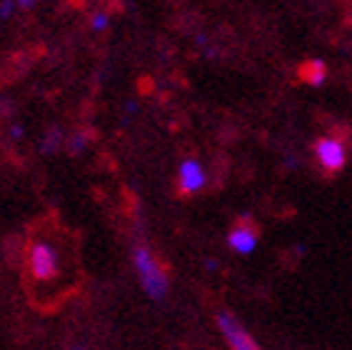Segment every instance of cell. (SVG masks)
<instances>
[{"label":"cell","instance_id":"1","mask_svg":"<svg viewBox=\"0 0 352 350\" xmlns=\"http://www.w3.org/2000/svg\"><path fill=\"white\" fill-rule=\"evenodd\" d=\"M133 265H135V273L140 278L145 296L155 303H163L170 293V278L163 265L155 260V256L150 253L148 245H142V243L133 245Z\"/></svg>","mask_w":352,"mask_h":350},{"label":"cell","instance_id":"2","mask_svg":"<svg viewBox=\"0 0 352 350\" xmlns=\"http://www.w3.org/2000/svg\"><path fill=\"white\" fill-rule=\"evenodd\" d=\"M28 265H30V276L38 283H53L60 276V256L58 250L45 240H35L28 250Z\"/></svg>","mask_w":352,"mask_h":350},{"label":"cell","instance_id":"3","mask_svg":"<svg viewBox=\"0 0 352 350\" xmlns=\"http://www.w3.org/2000/svg\"><path fill=\"white\" fill-rule=\"evenodd\" d=\"M315 158L325 173H340L347 163V145L338 138H318L315 141Z\"/></svg>","mask_w":352,"mask_h":350},{"label":"cell","instance_id":"4","mask_svg":"<svg viewBox=\"0 0 352 350\" xmlns=\"http://www.w3.org/2000/svg\"><path fill=\"white\" fill-rule=\"evenodd\" d=\"M217 328L232 350H260L258 340L243 328V323L232 313H217Z\"/></svg>","mask_w":352,"mask_h":350},{"label":"cell","instance_id":"5","mask_svg":"<svg viewBox=\"0 0 352 350\" xmlns=\"http://www.w3.org/2000/svg\"><path fill=\"white\" fill-rule=\"evenodd\" d=\"M258 240H260V230L252 223L250 216L240 218L235 223V228L230 230V236H228V245L235 253H240V256H250L252 250H255V245H258Z\"/></svg>","mask_w":352,"mask_h":350},{"label":"cell","instance_id":"6","mask_svg":"<svg viewBox=\"0 0 352 350\" xmlns=\"http://www.w3.org/2000/svg\"><path fill=\"white\" fill-rule=\"evenodd\" d=\"M205 181H208V175H205V168L200 165V161H188L180 163V168H177V190H180V196H192V193H200L205 188Z\"/></svg>","mask_w":352,"mask_h":350},{"label":"cell","instance_id":"7","mask_svg":"<svg viewBox=\"0 0 352 350\" xmlns=\"http://www.w3.org/2000/svg\"><path fill=\"white\" fill-rule=\"evenodd\" d=\"M300 78L305 83H310V85L320 88V85H325L327 81V68L322 61H310L305 63V65L300 68Z\"/></svg>","mask_w":352,"mask_h":350},{"label":"cell","instance_id":"8","mask_svg":"<svg viewBox=\"0 0 352 350\" xmlns=\"http://www.w3.org/2000/svg\"><path fill=\"white\" fill-rule=\"evenodd\" d=\"M60 143H63L60 128H50L45 133V138H43V143H41V153H45V155L55 153V150L60 148Z\"/></svg>","mask_w":352,"mask_h":350},{"label":"cell","instance_id":"9","mask_svg":"<svg viewBox=\"0 0 352 350\" xmlns=\"http://www.w3.org/2000/svg\"><path fill=\"white\" fill-rule=\"evenodd\" d=\"M88 133H75L73 138H70V143H68V150L73 155H78V153H82L85 150V145H88Z\"/></svg>","mask_w":352,"mask_h":350},{"label":"cell","instance_id":"10","mask_svg":"<svg viewBox=\"0 0 352 350\" xmlns=\"http://www.w3.org/2000/svg\"><path fill=\"white\" fill-rule=\"evenodd\" d=\"M90 25H93L95 33H102V30H108V25H110L108 13H95L93 21H90Z\"/></svg>","mask_w":352,"mask_h":350},{"label":"cell","instance_id":"11","mask_svg":"<svg viewBox=\"0 0 352 350\" xmlns=\"http://www.w3.org/2000/svg\"><path fill=\"white\" fill-rule=\"evenodd\" d=\"M15 10V0H0V21H8Z\"/></svg>","mask_w":352,"mask_h":350},{"label":"cell","instance_id":"12","mask_svg":"<svg viewBox=\"0 0 352 350\" xmlns=\"http://www.w3.org/2000/svg\"><path fill=\"white\" fill-rule=\"evenodd\" d=\"M23 133H25V130H23V125H10V138H13V141H21Z\"/></svg>","mask_w":352,"mask_h":350},{"label":"cell","instance_id":"13","mask_svg":"<svg viewBox=\"0 0 352 350\" xmlns=\"http://www.w3.org/2000/svg\"><path fill=\"white\" fill-rule=\"evenodd\" d=\"M35 3H38V0H15V6L23 8V10H30V8H35Z\"/></svg>","mask_w":352,"mask_h":350},{"label":"cell","instance_id":"14","mask_svg":"<svg viewBox=\"0 0 352 350\" xmlns=\"http://www.w3.org/2000/svg\"><path fill=\"white\" fill-rule=\"evenodd\" d=\"M138 110H140V108H138V103H125V113H128V115H135Z\"/></svg>","mask_w":352,"mask_h":350},{"label":"cell","instance_id":"15","mask_svg":"<svg viewBox=\"0 0 352 350\" xmlns=\"http://www.w3.org/2000/svg\"><path fill=\"white\" fill-rule=\"evenodd\" d=\"M73 350H82V348H73Z\"/></svg>","mask_w":352,"mask_h":350}]
</instances>
